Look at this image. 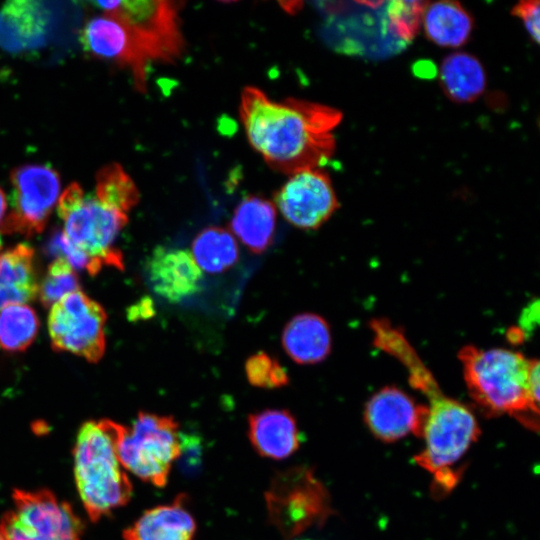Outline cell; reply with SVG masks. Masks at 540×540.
I'll use <instances>...</instances> for the list:
<instances>
[{"label":"cell","mask_w":540,"mask_h":540,"mask_svg":"<svg viewBox=\"0 0 540 540\" xmlns=\"http://www.w3.org/2000/svg\"><path fill=\"white\" fill-rule=\"evenodd\" d=\"M397 360L405 367L410 385L428 400L418 436L425 445L415 461L432 475L438 490L448 492L460 479L458 463L478 439V422L464 404L442 392L413 347L403 349Z\"/></svg>","instance_id":"obj_2"},{"label":"cell","mask_w":540,"mask_h":540,"mask_svg":"<svg viewBox=\"0 0 540 540\" xmlns=\"http://www.w3.org/2000/svg\"><path fill=\"white\" fill-rule=\"evenodd\" d=\"M7 208L6 198L3 190L0 188V224L2 223Z\"/></svg>","instance_id":"obj_32"},{"label":"cell","mask_w":540,"mask_h":540,"mask_svg":"<svg viewBox=\"0 0 540 540\" xmlns=\"http://www.w3.org/2000/svg\"><path fill=\"white\" fill-rule=\"evenodd\" d=\"M440 83L446 96L456 103H471L486 87V73L472 54L455 52L448 55L439 69Z\"/></svg>","instance_id":"obj_23"},{"label":"cell","mask_w":540,"mask_h":540,"mask_svg":"<svg viewBox=\"0 0 540 540\" xmlns=\"http://www.w3.org/2000/svg\"><path fill=\"white\" fill-rule=\"evenodd\" d=\"M145 269L152 291L170 303L196 294L203 278L191 252L183 248H155Z\"/></svg>","instance_id":"obj_14"},{"label":"cell","mask_w":540,"mask_h":540,"mask_svg":"<svg viewBox=\"0 0 540 540\" xmlns=\"http://www.w3.org/2000/svg\"><path fill=\"white\" fill-rule=\"evenodd\" d=\"M49 16L41 2L12 0L0 10V47L21 52L44 45Z\"/></svg>","instance_id":"obj_16"},{"label":"cell","mask_w":540,"mask_h":540,"mask_svg":"<svg viewBox=\"0 0 540 540\" xmlns=\"http://www.w3.org/2000/svg\"><path fill=\"white\" fill-rule=\"evenodd\" d=\"M196 523L185 506L184 497L146 511L127 528L125 540H193Z\"/></svg>","instance_id":"obj_18"},{"label":"cell","mask_w":540,"mask_h":540,"mask_svg":"<svg viewBox=\"0 0 540 540\" xmlns=\"http://www.w3.org/2000/svg\"><path fill=\"white\" fill-rule=\"evenodd\" d=\"M35 310L26 305H12L0 310V347L7 352H21L35 340L39 330Z\"/></svg>","instance_id":"obj_26"},{"label":"cell","mask_w":540,"mask_h":540,"mask_svg":"<svg viewBox=\"0 0 540 540\" xmlns=\"http://www.w3.org/2000/svg\"><path fill=\"white\" fill-rule=\"evenodd\" d=\"M38 289L31 246L21 243L0 254V310L33 301Z\"/></svg>","instance_id":"obj_19"},{"label":"cell","mask_w":540,"mask_h":540,"mask_svg":"<svg viewBox=\"0 0 540 540\" xmlns=\"http://www.w3.org/2000/svg\"><path fill=\"white\" fill-rule=\"evenodd\" d=\"M248 436L261 456L276 460L292 455L300 443L294 417L282 409H267L250 415Z\"/></svg>","instance_id":"obj_17"},{"label":"cell","mask_w":540,"mask_h":540,"mask_svg":"<svg viewBox=\"0 0 540 540\" xmlns=\"http://www.w3.org/2000/svg\"><path fill=\"white\" fill-rule=\"evenodd\" d=\"M103 307L82 291L72 292L57 301L48 316V332L56 351H65L98 362L105 352Z\"/></svg>","instance_id":"obj_10"},{"label":"cell","mask_w":540,"mask_h":540,"mask_svg":"<svg viewBox=\"0 0 540 540\" xmlns=\"http://www.w3.org/2000/svg\"><path fill=\"white\" fill-rule=\"evenodd\" d=\"M122 425L108 419L88 421L74 448L77 489L91 520L97 521L126 504L132 485L122 467L117 442Z\"/></svg>","instance_id":"obj_4"},{"label":"cell","mask_w":540,"mask_h":540,"mask_svg":"<svg viewBox=\"0 0 540 540\" xmlns=\"http://www.w3.org/2000/svg\"><path fill=\"white\" fill-rule=\"evenodd\" d=\"M239 115L252 148L274 170L291 175L321 168L333 156L340 110L294 97L272 100L255 86L242 90Z\"/></svg>","instance_id":"obj_1"},{"label":"cell","mask_w":540,"mask_h":540,"mask_svg":"<svg viewBox=\"0 0 540 540\" xmlns=\"http://www.w3.org/2000/svg\"><path fill=\"white\" fill-rule=\"evenodd\" d=\"M273 203L290 224L306 230L320 227L339 207L331 180L320 168L289 175Z\"/></svg>","instance_id":"obj_12"},{"label":"cell","mask_w":540,"mask_h":540,"mask_svg":"<svg viewBox=\"0 0 540 540\" xmlns=\"http://www.w3.org/2000/svg\"><path fill=\"white\" fill-rule=\"evenodd\" d=\"M307 540V539H306Z\"/></svg>","instance_id":"obj_35"},{"label":"cell","mask_w":540,"mask_h":540,"mask_svg":"<svg viewBox=\"0 0 540 540\" xmlns=\"http://www.w3.org/2000/svg\"><path fill=\"white\" fill-rule=\"evenodd\" d=\"M181 450L174 418L146 412L139 413L131 428L121 427L117 442L122 467L157 487L166 485Z\"/></svg>","instance_id":"obj_5"},{"label":"cell","mask_w":540,"mask_h":540,"mask_svg":"<svg viewBox=\"0 0 540 540\" xmlns=\"http://www.w3.org/2000/svg\"><path fill=\"white\" fill-rule=\"evenodd\" d=\"M512 14L523 22L526 31L535 43L540 40V3L537 0L521 1L517 3Z\"/></svg>","instance_id":"obj_30"},{"label":"cell","mask_w":540,"mask_h":540,"mask_svg":"<svg viewBox=\"0 0 540 540\" xmlns=\"http://www.w3.org/2000/svg\"><path fill=\"white\" fill-rule=\"evenodd\" d=\"M426 37L440 47L458 48L472 32L473 19L456 1L428 3L422 17Z\"/></svg>","instance_id":"obj_22"},{"label":"cell","mask_w":540,"mask_h":540,"mask_svg":"<svg viewBox=\"0 0 540 540\" xmlns=\"http://www.w3.org/2000/svg\"><path fill=\"white\" fill-rule=\"evenodd\" d=\"M84 48L94 57L115 61L132 71L135 88L146 91L147 67L141 59L126 26L105 12L91 18L82 32Z\"/></svg>","instance_id":"obj_13"},{"label":"cell","mask_w":540,"mask_h":540,"mask_svg":"<svg viewBox=\"0 0 540 540\" xmlns=\"http://www.w3.org/2000/svg\"><path fill=\"white\" fill-rule=\"evenodd\" d=\"M282 345L298 364H316L330 354L331 332L326 320L314 313L294 316L282 333Z\"/></svg>","instance_id":"obj_20"},{"label":"cell","mask_w":540,"mask_h":540,"mask_svg":"<svg viewBox=\"0 0 540 540\" xmlns=\"http://www.w3.org/2000/svg\"><path fill=\"white\" fill-rule=\"evenodd\" d=\"M14 507L0 522L4 540H80L83 524L48 490H14Z\"/></svg>","instance_id":"obj_8"},{"label":"cell","mask_w":540,"mask_h":540,"mask_svg":"<svg viewBox=\"0 0 540 540\" xmlns=\"http://www.w3.org/2000/svg\"><path fill=\"white\" fill-rule=\"evenodd\" d=\"M538 310V301L524 309L520 318L521 326L518 327L524 334L532 330L533 322H537L538 318H534V316H538Z\"/></svg>","instance_id":"obj_31"},{"label":"cell","mask_w":540,"mask_h":540,"mask_svg":"<svg viewBox=\"0 0 540 540\" xmlns=\"http://www.w3.org/2000/svg\"><path fill=\"white\" fill-rule=\"evenodd\" d=\"M425 1H392L387 7L388 29L397 38L411 41L417 34L424 10Z\"/></svg>","instance_id":"obj_28"},{"label":"cell","mask_w":540,"mask_h":540,"mask_svg":"<svg viewBox=\"0 0 540 540\" xmlns=\"http://www.w3.org/2000/svg\"><path fill=\"white\" fill-rule=\"evenodd\" d=\"M80 282L76 270L63 257L55 258L39 284L38 296L44 307H52L64 296L79 291Z\"/></svg>","instance_id":"obj_27"},{"label":"cell","mask_w":540,"mask_h":540,"mask_svg":"<svg viewBox=\"0 0 540 540\" xmlns=\"http://www.w3.org/2000/svg\"><path fill=\"white\" fill-rule=\"evenodd\" d=\"M184 2L167 0H125L107 13L128 29L141 59L171 64L181 58L185 39L180 11Z\"/></svg>","instance_id":"obj_6"},{"label":"cell","mask_w":540,"mask_h":540,"mask_svg":"<svg viewBox=\"0 0 540 540\" xmlns=\"http://www.w3.org/2000/svg\"><path fill=\"white\" fill-rule=\"evenodd\" d=\"M265 501L270 522L288 539L322 524L330 513L324 486L304 467L277 473Z\"/></svg>","instance_id":"obj_7"},{"label":"cell","mask_w":540,"mask_h":540,"mask_svg":"<svg viewBox=\"0 0 540 540\" xmlns=\"http://www.w3.org/2000/svg\"><path fill=\"white\" fill-rule=\"evenodd\" d=\"M464 379L472 399L485 411L508 414L537 431L539 423V361L503 348L472 345L459 351Z\"/></svg>","instance_id":"obj_3"},{"label":"cell","mask_w":540,"mask_h":540,"mask_svg":"<svg viewBox=\"0 0 540 540\" xmlns=\"http://www.w3.org/2000/svg\"><path fill=\"white\" fill-rule=\"evenodd\" d=\"M277 212L273 202L259 196L243 199L230 221L233 234L252 252H264L272 243Z\"/></svg>","instance_id":"obj_21"},{"label":"cell","mask_w":540,"mask_h":540,"mask_svg":"<svg viewBox=\"0 0 540 540\" xmlns=\"http://www.w3.org/2000/svg\"><path fill=\"white\" fill-rule=\"evenodd\" d=\"M13 209L0 224L2 233L31 236L43 231L60 194L58 172L42 164H25L11 171Z\"/></svg>","instance_id":"obj_11"},{"label":"cell","mask_w":540,"mask_h":540,"mask_svg":"<svg viewBox=\"0 0 540 540\" xmlns=\"http://www.w3.org/2000/svg\"><path fill=\"white\" fill-rule=\"evenodd\" d=\"M0 540H4V537L2 536L1 532H0Z\"/></svg>","instance_id":"obj_33"},{"label":"cell","mask_w":540,"mask_h":540,"mask_svg":"<svg viewBox=\"0 0 540 540\" xmlns=\"http://www.w3.org/2000/svg\"><path fill=\"white\" fill-rule=\"evenodd\" d=\"M96 199L103 205L127 214L140 199L131 176L116 162L102 167L96 174Z\"/></svg>","instance_id":"obj_25"},{"label":"cell","mask_w":540,"mask_h":540,"mask_svg":"<svg viewBox=\"0 0 540 540\" xmlns=\"http://www.w3.org/2000/svg\"><path fill=\"white\" fill-rule=\"evenodd\" d=\"M426 406L416 405L412 398L394 386L375 393L366 403L364 419L379 439L396 441L409 433L419 435Z\"/></svg>","instance_id":"obj_15"},{"label":"cell","mask_w":540,"mask_h":540,"mask_svg":"<svg viewBox=\"0 0 540 540\" xmlns=\"http://www.w3.org/2000/svg\"><path fill=\"white\" fill-rule=\"evenodd\" d=\"M245 374L251 385L260 388H279L289 382L284 367L265 352H257L246 360Z\"/></svg>","instance_id":"obj_29"},{"label":"cell","mask_w":540,"mask_h":540,"mask_svg":"<svg viewBox=\"0 0 540 540\" xmlns=\"http://www.w3.org/2000/svg\"><path fill=\"white\" fill-rule=\"evenodd\" d=\"M59 216L64 221V237L89 258L94 275L104 265L124 268L123 256L113 244L128 223L127 214L103 205L96 198L84 196Z\"/></svg>","instance_id":"obj_9"},{"label":"cell","mask_w":540,"mask_h":540,"mask_svg":"<svg viewBox=\"0 0 540 540\" xmlns=\"http://www.w3.org/2000/svg\"><path fill=\"white\" fill-rule=\"evenodd\" d=\"M1 246H2V244H1V239H0V249H1Z\"/></svg>","instance_id":"obj_34"},{"label":"cell","mask_w":540,"mask_h":540,"mask_svg":"<svg viewBox=\"0 0 540 540\" xmlns=\"http://www.w3.org/2000/svg\"><path fill=\"white\" fill-rule=\"evenodd\" d=\"M191 254L201 270L208 273H222L238 260L237 241L230 231L209 226L194 238Z\"/></svg>","instance_id":"obj_24"}]
</instances>
